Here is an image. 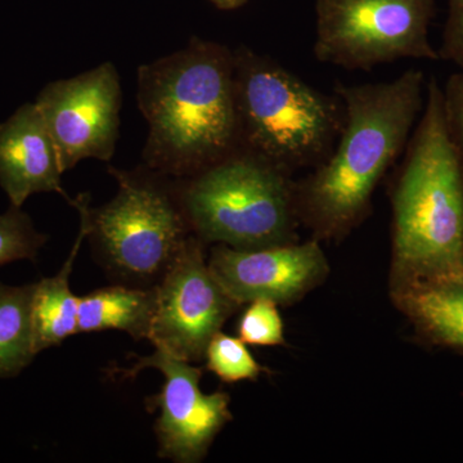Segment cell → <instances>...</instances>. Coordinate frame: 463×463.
Masks as SVG:
<instances>
[{"mask_svg": "<svg viewBox=\"0 0 463 463\" xmlns=\"http://www.w3.org/2000/svg\"><path fill=\"white\" fill-rule=\"evenodd\" d=\"M149 341L176 359H205L206 347L240 306L222 288L205 258V242L192 234L156 285Z\"/></svg>", "mask_w": 463, "mask_h": 463, "instance_id": "cell-8", "label": "cell"}, {"mask_svg": "<svg viewBox=\"0 0 463 463\" xmlns=\"http://www.w3.org/2000/svg\"><path fill=\"white\" fill-rule=\"evenodd\" d=\"M390 291L463 279V155L431 76L392 197Z\"/></svg>", "mask_w": 463, "mask_h": 463, "instance_id": "cell-3", "label": "cell"}, {"mask_svg": "<svg viewBox=\"0 0 463 463\" xmlns=\"http://www.w3.org/2000/svg\"><path fill=\"white\" fill-rule=\"evenodd\" d=\"M85 239L87 228L80 221L78 239L62 268L54 276L35 283L32 318L36 354L79 334V297L70 288V277Z\"/></svg>", "mask_w": 463, "mask_h": 463, "instance_id": "cell-15", "label": "cell"}, {"mask_svg": "<svg viewBox=\"0 0 463 463\" xmlns=\"http://www.w3.org/2000/svg\"><path fill=\"white\" fill-rule=\"evenodd\" d=\"M390 297L422 340L463 353V279L408 286Z\"/></svg>", "mask_w": 463, "mask_h": 463, "instance_id": "cell-13", "label": "cell"}, {"mask_svg": "<svg viewBox=\"0 0 463 463\" xmlns=\"http://www.w3.org/2000/svg\"><path fill=\"white\" fill-rule=\"evenodd\" d=\"M138 105L149 127L148 169L183 179L239 151L234 53L194 38L138 70Z\"/></svg>", "mask_w": 463, "mask_h": 463, "instance_id": "cell-2", "label": "cell"}, {"mask_svg": "<svg viewBox=\"0 0 463 463\" xmlns=\"http://www.w3.org/2000/svg\"><path fill=\"white\" fill-rule=\"evenodd\" d=\"M233 53L240 149L288 174L322 164L345 125L341 97L245 45Z\"/></svg>", "mask_w": 463, "mask_h": 463, "instance_id": "cell-4", "label": "cell"}, {"mask_svg": "<svg viewBox=\"0 0 463 463\" xmlns=\"http://www.w3.org/2000/svg\"><path fill=\"white\" fill-rule=\"evenodd\" d=\"M147 368L164 376L161 392L146 402L149 412H160L154 426L158 457L176 463L203 461L219 432L233 419L230 394H205L200 388L203 370L160 349L115 373L133 379Z\"/></svg>", "mask_w": 463, "mask_h": 463, "instance_id": "cell-9", "label": "cell"}, {"mask_svg": "<svg viewBox=\"0 0 463 463\" xmlns=\"http://www.w3.org/2000/svg\"><path fill=\"white\" fill-rule=\"evenodd\" d=\"M215 7L219 9H224V11H231V9H236L241 5H245L248 0H210Z\"/></svg>", "mask_w": 463, "mask_h": 463, "instance_id": "cell-22", "label": "cell"}, {"mask_svg": "<svg viewBox=\"0 0 463 463\" xmlns=\"http://www.w3.org/2000/svg\"><path fill=\"white\" fill-rule=\"evenodd\" d=\"M435 0H317L319 62L370 71L395 61H440L429 38Z\"/></svg>", "mask_w": 463, "mask_h": 463, "instance_id": "cell-7", "label": "cell"}, {"mask_svg": "<svg viewBox=\"0 0 463 463\" xmlns=\"http://www.w3.org/2000/svg\"><path fill=\"white\" fill-rule=\"evenodd\" d=\"M207 263L240 306L259 298L291 306L321 286L330 274V264L316 239L254 250L216 245Z\"/></svg>", "mask_w": 463, "mask_h": 463, "instance_id": "cell-11", "label": "cell"}, {"mask_svg": "<svg viewBox=\"0 0 463 463\" xmlns=\"http://www.w3.org/2000/svg\"><path fill=\"white\" fill-rule=\"evenodd\" d=\"M441 88L448 132L463 155V71L450 75Z\"/></svg>", "mask_w": 463, "mask_h": 463, "instance_id": "cell-21", "label": "cell"}, {"mask_svg": "<svg viewBox=\"0 0 463 463\" xmlns=\"http://www.w3.org/2000/svg\"><path fill=\"white\" fill-rule=\"evenodd\" d=\"M47 240L21 207L11 205L0 215V267L25 259L35 261Z\"/></svg>", "mask_w": 463, "mask_h": 463, "instance_id": "cell-18", "label": "cell"}, {"mask_svg": "<svg viewBox=\"0 0 463 463\" xmlns=\"http://www.w3.org/2000/svg\"><path fill=\"white\" fill-rule=\"evenodd\" d=\"M176 196L192 233L205 243L254 250L297 242L291 174L239 151L179 179Z\"/></svg>", "mask_w": 463, "mask_h": 463, "instance_id": "cell-5", "label": "cell"}, {"mask_svg": "<svg viewBox=\"0 0 463 463\" xmlns=\"http://www.w3.org/2000/svg\"><path fill=\"white\" fill-rule=\"evenodd\" d=\"M33 289L35 283L0 282V379L18 376L38 355L33 347Z\"/></svg>", "mask_w": 463, "mask_h": 463, "instance_id": "cell-16", "label": "cell"}, {"mask_svg": "<svg viewBox=\"0 0 463 463\" xmlns=\"http://www.w3.org/2000/svg\"><path fill=\"white\" fill-rule=\"evenodd\" d=\"M438 53L440 61L463 71V0H448V17Z\"/></svg>", "mask_w": 463, "mask_h": 463, "instance_id": "cell-20", "label": "cell"}, {"mask_svg": "<svg viewBox=\"0 0 463 463\" xmlns=\"http://www.w3.org/2000/svg\"><path fill=\"white\" fill-rule=\"evenodd\" d=\"M156 286L112 285L79 297V334L116 330L149 340L156 313Z\"/></svg>", "mask_w": 463, "mask_h": 463, "instance_id": "cell-14", "label": "cell"}, {"mask_svg": "<svg viewBox=\"0 0 463 463\" xmlns=\"http://www.w3.org/2000/svg\"><path fill=\"white\" fill-rule=\"evenodd\" d=\"M426 87L417 69L383 83L335 85L346 109L339 141L307 178L295 182L298 222L316 240L344 239L370 215L377 185L405 151L421 116Z\"/></svg>", "mask_w": 463, "mask_h": 463, "instance_id": "cell-1", "label": "cell"}, {"mask_svg": "<svg viewBox=\"0 0 463 463\" xmlns=\"http://www.w3.org/2000/svg\"><path fill=\"white\" fill-rule=\"evenodd\" d=\"M205 358L207 370L225 383L257 381L267 371L240 337L230 336L222 331L210 340Z\"/></svg>", "mask_w": 463, "mask_h": 463, "instance_id": "cell-17", "label": "cell"}, {"mask_svg": "<svg viewBox=\"0 0 463 463\" xmlns=\"http://www.w3.org/2000/svg\"><path fill=\"white\" fill-rule=\"evenodd\" d=\"M118 190L106 205L90 209L88 199L70 201L87 228L100 267L123 285L154 288L192 236L175 183L169 176L109 167Z\"/></svg>", "mask_w": 463, "mask_h": 463, "instance_id": "cell-6", "label": "cell"}, {"mask_svg": "<svg viewBox=\"0 0 463 463\" xmlns=\"http://www.w3.org/2000/svg\"><path fill=\"white\" fill-rule=\"evenodd\" d=\"M62 174L56 143L35 103L21 106L0 124V185L12 206L23 207L42 192L70 201L61 184Z\"/></svg>", "mask_w": 463, "mask_h": 463, "instance_id": "cell-12", "label": "cell"}, {"mask_svg": "<svg viewBox=\"0 0 463 463\" xmlns=\"http://www.w3.org/2000/svg\"><path fill=\"white\" fill-rule=\"evenodd\" d=\"M63 173L85 158L109 161L120 124L121 85L114 63L45 85L35 100Z\"/></svg>", "mask_w": 463, "mask_h": 463, "instance_id": "cell-10", "label": "cell"}, {"mask_svg": "<svg viewBox=\"0 0 463 463\" xmlns=\"http://www.w3.org/2000/svg\"><path fill=\"white\" fill-rule=\"evenodd\" d=\"M237 334L248 345H285V327L279 306L264 298L249 303V307L240 317Z\"/></svg>", "mask_w": 463, "mask_h": 463, "instance_id": "cell-19", "label": "cell"}]
</instances>
